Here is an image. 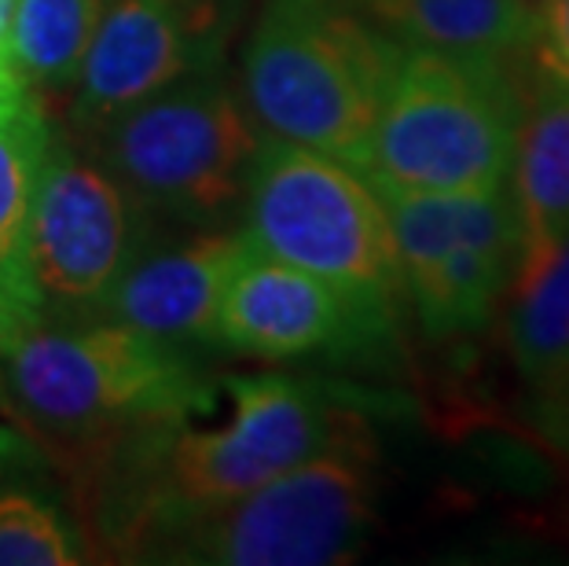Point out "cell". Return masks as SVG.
Segmentation results:
<instances>
[{
	"label": "cell",
	"instance_id": "cell-4",
	"mask_svg": "<svg viewBox=\"0 0 569 566\" xmlns=\"http://www.w3.org/2000/svg\"><path fill=\"white\" fill-rule=\"evenodd\" d=\"M522 111L503 59L405 44L360 173L379 196L503 188Z\"/></svg>",
	"mask_w": 569,
	"mask_h": 566
},
{
	"label": "cell",
	"instance_id": "cell-20",
	"mask_svg": "<svg viewBox=\"0 0 569 566\" xmlns=\"http://www.w3.org/2000/svg\"><path fill=\"white\" fill-rule=\"evenodd\" d=\"M41 309L38 302H30V298H19L0 287V354H8L11 346H16L22 335L33 331L41 324Z\"/></svg>",
	"mask_w": 569,
	"mask_h": 566
},
{
	"label": "cell",
	"instance_id": "cell-14",
	"mask_svg": "<svg viewBox=\"0 0 569 566\" xmlns=\"http://www.w3.org/2000/svg\"><path fill=\"white\" fill-rule=\"evenodd\" d=\"M507 346L532 390L537 419L548 424L569 405V236L526 280H515Z\"/></svg>",
	"mask_w": 569,
	"mask_h": 566
},
{
	"label": "cell",
	"instance_id": "cell-16",
	"mask_svg": "<svg viewBox=\"0 0 569 566\" xmlns=\"http://www.w3.org/2000/svg\"><path fill=\"white\" fill-rule=\"evenodd\" d=\"M48 140L52 126L33 96L0 118V287L38 306H44V295L27 261V228Z\"/></svg>",
	"mask_w": 569,
	"mask_h": 566
},
{
	"label": "cell",
	"instance_id": "cell-22",
	"mask_svg": "<svg viewBox=\"0 0 569 566\" xmlns=\"http://www.w3.org/2000/svg\"><path fill=\"white\" fill-rule=\"evenodd\" d=\"M11 11H16V0H0V56H4V38L11 27Z\"/></svg>",
	"mask_w": 569,
	"mask_h": 566
},
{
	"label": "cell",
	"instance_id": "cell-2",
	"mask_svg": "<svg viewBox=\"0 0 569 566\" xmlns=\"http://www.w3.org/2000/svg\"><path fill=\"white\" fill-rule=\"evenodd\" d=\"M232 419L191 430L180 424L111 471L84 504L92 529L114 548L151 556L166 537L247 497L365 427L357 408L309 379H228Z\"/></svg>",
	"mask_w": 569,
	"mask_h": 566
},
{
	"label": "cell",
	"instance_id": "cell-9",
	"mask_svg": "<svg viewBox=\"0 0 569 566\" xmlns=\"http://www.w3.org/2000/svg\"><path fill=\"white\" fill-rule=\"evenodd\" d=\"M137 255V207L67 137L48 140L27 228V261L44 298L96 306Z\"/></svg>",
	"mask_w": 569,
	"mask_h": 566
},
{
	"label": "cell",
	"instance_id": "cell-21",
	"mask_svg": "<svg viewBox=\"0 0 569 566\" xmlns=\"http://www.w3.org/2000/svg\"><path fill=\"white\" fill-rule=\"evenodd\" d=\"M27 96H33V89H27V81L11 70V63L4 56H0V118H4L8 111H16Z\"/></svg>",
	"mask_w": 569,
	"mask_h": 566
},
{
	"label": "cell",
	"instance_id": "cell-11",
	"mask_svg": "<svg viewBox=\"0 0 569 566\" xmlns=\"http://www.w3.org/2000/svg\"><path fill=\"white\" fill-rule=\"evenodd\" d=\"M390 324L375 320L320 276L247 250L217 309V342L261 360H298L379 342Z\"/></svg>",
	"mask_w": 569,
	"mask_h": 566
},
{
	"label": "cell",
	"instance_id": "cell-13",
	"mask_svg": "<svg viewBox=\"0 0 569 566\" xmlns=\"http://www.w3.org/2000/svg\"><path fill=\"white\" fill-rule=\"evenodd\" d=\"M511 196L518 210L515 280H526L569 236V92L537 89L522 111L511 166ZM511 280V284H515Z\"/></svg>",
	"mask_w": 569,
	"mask_h": 566
},
{
	"label": "cell",
	"instance_id": "cell-10",
	"mask_svg": "<svg viewBox=\"0 0 569 566\" xmlns=\"http://www.w3.org/2000/svg\"><path fill=\"white\" fill-rule=\"evenodd\" d=\"M217 30L210 0H111L74 81V132L89 140L129 107L213 67Z\"/></svg>",
	"mask_w": 569,
	"mask_h": 566
},
{
	"label": "cell",
	"instance_id": "cell-12",
	"mask_svg": "<svg viewBox=\"0 0 569 566\" xmlns=\"http://www.w3.org/2000/svg\"><path fill=\"white\" fill-rule=\"evenodd\" d=\"M247 250L243 232H210L154 255H132L92 312L177 349L217 342V309Z\"/></svg>",
	"mask_w": 569,
	"mask_h": 566
},
{
	"label": "cell",
	"instance_id": "cell-7",
	"mask_svg": "<svg viewBox=\"0 0 569 566\" xmlns=\"http://www.w3.org/2000/svg\"><path fill=\"white\" fill-rule=\"evenodd\" d=\"M379 453L360 427L312 460L166 537L151 559L213 566L349 563L375 526Z\"/></svg>",
	"mask_w": 569,
	"mask_h": 566
},
{
	"label": "cell",
	"instance_id": "cell-19",
	"mask_svg": "<svg viewBox=\"0 0 569 566\" xmlns=\"http://www.w3.org/2000/svg\"><path fill=\"white\" fill-rule=\"evenodd\" d=\"M515 56L537 75V89L569 92V0H540L529 11L526 41Z\"/></svg>",
	"mask_w": 569,
	"mask_h": 566
},
{
	"label": "cell",
	"instance_id": "cell-18",
	"mask_svg": "<svg viewBox=\"0 0 569 566\" xmlns=\"http://www.w3.org/2000/svg\"><path fill=\"white\" fill-rule=\"evenodd\" d=\"M84 559L74 529L33 489H0V566H74Z\"/></svg>",
	"mask_w": 569,
	"mask_h": 566
},
{
	"label": "cell",
	"instance_id": "cell-15",
	"mask_svg": "<svg viewBox=\"0 0 569 566\" xmlns=\"http://www.w3.org/2000/svg\"><path fill=\"white\" fill-rule=\"evenodd\" d=\"M401 44L459 56H515L526 41V0H357Z\"/></svg>",
	"mask_w": 569,
	"mask_h": 566
},
{
	"label": "cell",
	"instance_id": "cell-5",
	"mask_svg": "<svg viewBox=\"0 0 569 566\" xmlns=\"http://www.w3.org/2000/svg\"><path fill=\"white\" fill-rule=\"evenodd\" d=\"M243 239L264 258L320 276L375 320L405 298L390 218L365 173L301 143L264 137L243 191Z\"/></svg>",
	"mask_w": 569,
	"mask_h": 566
},
{
	"label": "cell",
	"instance_id": "cell-3",
	"mask_svg": "<svg viewBox=\"0 0 569 566\" xmlns=\"http://www.w3.org/2000/svg\"><path fill=\"white\" fill-rule=\"evenodd\" d=\"M401 48L357 0H264L243 48L250 122L360 170Z\"/></svg>",
	"mask_w": 569,
	"mask_h": 566
},
{
	"label": "cell",
	"instance_id": "cell-23",
	"mask_svg": "<svg viewBox=\"0 0 569 566\" xmlns=\"http://www.w3.org/2000/svg\"><path fill=\"white\" fill-rule=\"evenodd\" d=\"M526 4H540V0H526Z\"/></svg>",
	"mask_w": 569,
	"mask_h": 566
},
{
	"label": "cell",
	"instance_id": "cell-1",
	"mask_svg": "<svg viewBox=\"0 0 569 566\" xmlns=\"http://www.w3.org/2000/svg\"><path fill=\"white\" fill-rule=\"evenodd\" d=\"M206 387L184 349L96 317L38 324L0 354V408L78 489L81 508L143 445L188 424Z\"/></svg>",
	"mask_w": 569,
	"mask_h": 566
},
{
	"label": "cell",
	"instance_id": "cell-17",
	"mask_svg": "<svg viewBox=\"0 0 569 566\" xmlns=\"http://www.w3.org/2000/svg\"><path fill=\"white\" fill-rule=\"evenodd\" d=\"M111 0H16L4 59L27 89H67Z\"/></svg>",
	"mask_w": 569,
	"mask_h": 566
},
{
	"label": "cell",
	"instance_id": "cell-6",
	"mask_svg": "<svg viewBox=\"0 0 569 566\" xmlns=\"http://www.w3.org/2000/svg\"><path fill=\"white\" fill-rule=\"evenodd\" d=\"M143 218L217 225L243 207L258 126L217 67L173 81L84 140Z\"/></svg>",
	"mask_w": 569,
	"mask_h": 566
},
{
	"label": "cell",
	"instance_id": "cell-8",
	"mask_svg": "<svg viewBox=\"0 0 569 566\" xmlns=\"http://www.w3.org/2000/svg\"><path fill=\"white\" fill-rule=\"evenodd\" d=\"M379 199L422 331L430 339H456L486 328L515 280L522 250L511 185Z\"/></svg>",
	"mask_w": 569,
	"mask_h": 566
}]
</instances>
